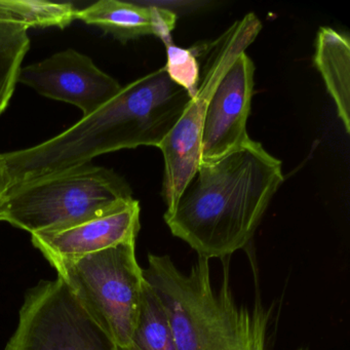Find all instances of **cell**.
Masks as SVG:
<instances>
[{"instance_id": "277c9868", "label": "cell", "mask_w": 350, "mask_h": 350, "mask_svg": "<svg viewBox=\"0 0 350 350\" xmlns=\"http://www.w3.org/2000/svg\"><path fill=\"white\" fill-rule=\"evenodd\" d=\"M133 200L124 178L87 163L10 187L0 202V222L30 234L49 232L101 216Z\"/></svg>"}, {"instance_id": "7a4b0ae2", "label": "cell", "mask_w": 350, "mask_h": 350, "mask_svg": "<svg viewBox=\"0 0 350 350\" xmlns=\"http://www.w3.org/2000/svg\"><path fill=\"white\" fill-rule=\"evenodd\" d=\"M284 180L282 161L251 139L214 163H200L165 223L198 257L228 258L249 245Z\"/></svg>"}, {"instance_id": "2e32d148", "label": "cell", "mask_w": 350, "mask_h": 350, "mask_svg": "<svg viewBox=\"0 0 350 350\" xmlns=\"http://www.w3.org/2000/svg\"><path fill=\"white\" fill-rule=\"evenodd\" d=\"M167 49L165 72L172 81L185 90L190 97L198 91L200 81V62L196 48L184 49L173 42L165 44Z\"/></svg>"}, {"instance_id": "30bf717a", "label": "cell", "mask_w": 350, "mask_h": 350, "mask_svg": "<svg viewBox=\"0 0 350 350\" xmlns=\"http://www.w3.org/2000/svg\"><path fill=\"white\" fill-rule=\"evenodd\" d=\"M140 230L138 200L60 230L31 234L36 249L50 263L77 259L120 243L136 241Z\"/></svg>"}, {"instance_id": "4fadbf2b", "label": "cell", "mask_w": 350, "mask_h": 350, "mask_svg": "<svg viewBox=\"0 0 350 350\" xmlns=\"http://www.w3.org/2000/svg\"><path fill=\"white\" fill-rule=\"evenodd\" d=\"M128 350H178L165 305L147 280Z\"/></svg>"}, {"instance_id": "ba28073f", "label": "cell", "mask_w": 350, "mask_h": 350, "mask_svg": "<svg viewBox=\"0 0 350 350\" xmlns=\"http://www.w3.org/2000/svg\"><path fill=\"white\" fill-rule=\"evenodd\" d=\"M253 61L241 53L231 63L211 94L204 110L200 163L226 157L250 142L247 122L253 97Z\"/></svg>"}, {"instance_id": "8fae6325", "label": "cell", "mask_w": 350, "mask_h": 350, "mask_svg": "<svg viewBox=\"0 0 350 350\" xmlns=\"http://www.w3.org/2000/svg\"><path fill=\"white\" fill-rule=\"evenodd\" d=\"M77 19L101 28L122 42L146 36H157L163 44L171 42L177 23V15L171 10L120 0H100L77 10Z\"/></svg>"}, {"instance_id": "9c48e42d", "label": "cell", "mask_w": 350, "mask_h": 350, "mask_svg": "<svg viewBox=\"0 0 350 350\" xmlns=\"http://www.w3.org/2000/svg\"><path fill=\"white\" fill-rule=\"evenodd\" d=\"M18 83L49 99L75 105L83 116L99 109L122 89L118 81L98 68L90 57L72 49L22 67Z\"/></svg>"}, {"instance_id": "7c38bea8", "label": "cell", "mask_w": 350, "mask_h": 350, "mask_svg": "<svg viewBox=\"0 0 350 350\" xmlns=\"http://www.w3.org/2000/svg\"><path fill=\"white\" fill-rule=\"evenodd\" d=\"M313 62L335 102L345 132L349 134L350 42L347 36L332 28H319Z\"/></svg>"}, {"instance_id": "8992f818", "label": "cell", "mask_w": 350, "mask_h": 350, "mask_svg": "<svg viewBox=\"0 0 350 350\" xmlns=\"http://www.w3.org/2000/svg\"><path fill=\"white\" fill-rule=\"evenodd\" d=\"M261 28L257 16L250 13L235 22L218 40L196 46L198 54L204 57L198 91L159 146L165 159L161 194L167 206L165 214L174 210L184 188L200 167L202 122L211 94L231 63L253 44Z\"/></svg>"}, {"instance_id": "5bb4252c", "label": "cell", "mask_w": 350, "mask_h": 350, "mask_svg": "<svg viewBox=\"0 0 350 350\" xmlns=\"http://www.w3.org/2000/svg\"><path fill=\"white\" fill-rule=\"evenodd\" d=\"M29 46L28 28L0 14V116L11 101Z\"/></svg>"}, {"instance_id": "9a60e30c", "label": "cell", "mask_w": 350, "mask_h": 350, "mask_svg": "<svg viewBox=\"0 0 350 350\" xmlns=\"http://www.w3.org/2000/svg\"><path fill=\"white\" fill-rule=\"evenodd\" d=\"M75 5L44 0H0V14L29 28L63 29L77 19Z\"/></svg>"}, {"instance_id": "3957f363", "label": "cell", "mask_w": 350, "mask_h": 350, "mask_svg": "<svg viewBox=\"0 0 350 350\" xmlns=\"http://www.w3.org/2000/svg\"><path fill=\"white\" fill-rule=\"evenodd\" d=\"M227 259L220 284L215 286L206 258L198 257L183 272L170 256L149 254L143 273L165 305L178 350H267L273 310L260 295L253 307L237 302Z\"/></svg>"}, {"instance_id": "e0dca14e", "label": "cell", "mask_w": 350, "mask_h": 350, "mask_svg": "<svg viewBox=\"0 0 350 350\" xmlns=\"http://www.w3.org/2000/svg\"><path fill=\"white\" fill-rule=\"evenodd\" d=\"M10 188L9 172L3 155L0 154V202Z\"/></svg>"}, {"instance_id": "52a82bcc", "label": "cell", "mask_w": 350, "mask_h": 350, "mask_svg": "<svg viewBox=\"0 0 350 350\" xmlns=\"http://www.w3.org/2000/svg\"><path fill=\"white\" fill-rule=\"evenodd\" d=\"M5 350H120L62 278L28 291Z\"/></svg>"}, {"instance_id": "6da1fadb", "label": "cell", "mask_w": 350, "mask_h": 350, "mask_svg": "<svg viewBox=\"0 0 350 350\" xmlns=\"http://www.w3.org/2000/svg\"><path fill=\"white\" fill-rule=\"evenodd\" d=\"M190 100L163 67L144 75L58 136L3 153L10 187L87 165L105 153L140 146L159 148Z\"/></svg>"}, {"instance_id": "5b68a950", "label": "cell", "mask_w": 350, "mask_h": 350, "mask_svg": "<svg viewBox=\"0 0 350 350\" xmlns=\"http://www.w3.org/2000/svg\"><path fill=\"white\" fill-rule=\"evenodd\" d=\"M50 264L120 350H128L146 284L136 241Z\"/></svg>"}]
</instances>
